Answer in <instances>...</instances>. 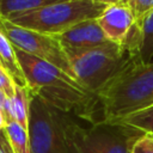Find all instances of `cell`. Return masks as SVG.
<instances>
[{"label": "cell", "instance_id": "obj_5", "mask_svg": "<svg viewBox=\"0 0 153 153\" xmlns=\"http://www.w3.org/2000/svg\"><path fill=\"white\" fill-rule=\"evenodd\" d=\"M106 6L92 0H66L7 17L13 24L47 35H60L80 22L98 18Z\"/></svg>", "mask_w": 153, "mask_h": 153}, {"label": "cell", "instance_id": "obj_16", "mask_svg": "<svg viewBox=\"0 0 153 153\" xmlns=\"http://www.w3.org/2000/svg\"><path fill=\"white\" fill-rule=\"evenodd\" d=\"M129 153H153V134L139 130L129 145Z\"/></svg>", "mask_w": 153, "mask_h": 153}, {"label": "cell", "instance_id": "obj_13", "mask_svg": "<svg viewBox=\"0 0 153 153\" xmlns=\"http://www.w3.org/2000/svg\"><path fill=\"white\" fill-rule=\"evenodd\" d=\"M62 1L66 0H0V16L7 18L12 14L35 11Z\"/></svg>", "mask_w": 153, "mask_h": 153}, {"label": "cell", "instance_id": "obj_24", "mask_svg": "<svg viewBox=\"0 0 153 153\" xmlns=\"http://www.w3.org/2000/svg\"><path fill=\"white\" fill-rule=\"evenodd\" d=\"M151 108H152V106H151Z\"/></svg>", "mask_w": 153, "mask_h": 153}, {"label": "cell", "instance_id": "obj_17", "mask_svg": "<svg viewBox=\"0 0 153 153\" xmlns=\"http://www.w3.org/2000/svg\"><path fill=\"white\" fill-rule=\"evenodd\" d=\"M134 13L135 22L153 10V0H126Z\"/></svg>", "mask_w": 153, "mask_h": 153}, {"label": "cell", "instance_id": "obj_3", "mask_svg": "<svg viewBox=\"0 0 153 153\" xmlns=\"http://www.w3.org/2000/svg\"><path fill=\"white\" fill-rule=\"evenodd\" d=\"M68 57L76 82L96 97L120 73L135 63L124 47L112 42Z\"/></svg>", "mask_w": 153, "mask_h": 153}, {"label": "cell", "instance_id": "obj_19", "mask_svg": "<svg viewBox=\"0 0 153 153\" xmlns=\"http://www.w3.org/2000/svg\"><path fill=\"white\" fill-rule=\"evenodd\" d=\"M0 153H13V151L7 141V137L4 133V129L0 130Z\"/></svg>", "mask_w": 153, "mask_h": 153}, {"label": "cell", "instance_id": "obj_7", "mask_svg": "<svg viewBox=\"0 0 153 153\" xmlns=\"http://www.w3.org/2000/svg\"><path fill=\"white\" fill-rule=\"evenodd\" d=\"M0 31L16 48L62 69L74 78L69 57L55 36L18 26L1 16Z\"/></svg>", "mask_w": 153, "mask_h": 153}, {"label": "cell", "instance_id": "obj_15", "mask_svg": "<svg viewBox=\"0 0 153 153\" xmlns=\"http://www.w3.org/2000/svg\"><path fill=\"white\" fill-rule=\"evenodd\" d=\"M115 123L126 126V127L135 129V130L147 131V133L153 134V106L148 108L146 110L139 111L136 114L129 115Z\"/></svg>", "mask_w": 153, "mask_h": 153}, {"label": "cell", "instance_id": "obj_11", "mask_svg": "<svg viewBox=\"0 0 153 153\" xmlns=\"http://www.w3.org/2000/svg\"><path fill=\"white\" fill-rule=\"evenodd\" d=\"M0 62L17 85L27 87L23 69L20 67V63L16 54V48L1 31H0Z\"/></svg>", "mask_w": 153, "mask_h": 153}, {"label": "cell", "instance_id": "obj_2", "mask_svg": "<svg viewBox=\"0 0 153 153\" xmlns=\"http://www.w3.org/2000/svg\"><path fill=\"white\" fill-rule=\"evenodd\" d=\"M99 122L115 123L153 106V61L131 63L98 94Z\"/></svg>", "mask_w": 153, "mask_h": 153}, {"label": "cell", "instance_id": "obj_6", "mask_svg": "<svg viewBox=\"0 0 153 153\" xmlns=\"http://www.w3.org/2000/svg\"><path fill=\"white\" fill-rule=\"evenodd\" d=\"M62 112L31 93L27 126L31 153H66Z\"/></svg>", "mask_w": 153, "mask_h": 153}, {"label": "cell", "instance_id": "obj_1", "mask_svg": "<svg viewBox=\"0 0 153 153\" xmlns=\"http://www.w3.org/2000/svg\"><path fill=\"white\" fill-rule=\"evenodd\" d=\"M16 54L26 86L32 94L60 111L74 112L91 123L96 122L94 114L99 111V102L96 96L84 90L74 78L62 69L18 48H16Z\"/></svg>", "mask_w": 153, "mask_h": 153}, {"label": "cell", "instance_id": "obj_8", "mask_svg": "<svg viewBox=\"0 0 153 153\" xmlns=\"http://www.w3.org/2000/svg\"><path fill=\"white\" fill-rule=\"evenodd\" d=\"M55 37L67 55L93 49L110 42L98 24L97 18L80 22Z\"/></svg>", "mask_w": 153, "mask_h": 153}, {"label": "cell", "instance_id": "obj_21", "mask_svg": "<svg viewBox=\"0 0 153 153\" xmlns=\"http://www.w3.org/2000/svg\"><path fill=\"white\" fill-rule=\"evenodd\" d=\"M7 98H8V97H7L2 91H0V109L2 108V105L5 104V102H6Z\"/></svg>", "mask_w": 153, "mask_h": 153}, {"label": "cell", "instance_id": "obj_20", "mask_svg": "<svg viewBox=\"0 0 153 153\" xmlns=\"http://www.w3.org/2000/svg\"><path fill=\"white\" fill-rule=\"evenodd\" d=\"M97 4H100V5H104V6H110V5H116V4H120V2H123L126 0H92Z\"/></svg>", "mask_w": 153, "mask_h": 153}, {"label": "cell", "instance_id": "obj_4", "mask_svg": "<svg viewBox=\"0 0 153 153\" xmlns=\"http://www.w3.org/2000/svg\"><path fill=\"white\" fill-rule=\"evenodd\" d=\"M62 133L66 153H129V145L139 130L108 122L85 128L62 112Z\"/></svg>", "mask_w": 153, "mask_h": 153}, {"label": "cell", "instance_id": "obj_23", "mask_svg": "<svg viewBox=\"0 0 153 153\" xmlns=\"http://www.w3.org/2000/svg\"><path fill=\"white\" fill-rule=\"evenodd\" d=\"M0 66H2V65H1V62H0Z\"/></svg>", "mask_w": 153, "mask_h": 153}, {"label": "cell", "instance_id": "obj_18", "mask_svg": "<svg viewBox=\"0 0 153 153\" xmlns=\"http://www.w3.org/2000/svg\"><path fill=\"white\" fill-rule=\"evenodd\" d=\"M14 80L6 72V69L2 66H0V91H2L8 98H12L14 94Z\"/></svg>", "mask_w": 153, "mask_h": 153}, {"label": "cell", "instance_id": "obj_22", "mask_svg": "<svg viewBox=\"0 0 153 153\" xmlns=\"http://www.w3.org/2000/svg\"><path fill=\"white\" fill-rule=\"evenodd\" d=\"M5 128V117L2 114V110L0 109V130H2Z\"/></svg>", "mask_w": 153, "mask_h": 153}, {"label": "cell", "instance_id": "obj_12", "mask_svg": "<svg viewBox=\"0 0 153 153\" xmlns=\"http://www.w3.org/2000/svg\"><path fill=\"white\" fill-rule=\"evenodd\" d=\"M30 98L31 92L27 87L16 84L14 94L11 98L13 118L27 130L29 126V111H30Z\"/></svg>", "mask_w": 153, "mask_h": 153}, {"label": "cell", "instance_id": "obj_10", "mask_svg": "<svg viewBox=\"0 0 153 153\" xmlns=\"http://www.w3.org/2000/svg\"><path fill=\"white\" fill-rule=\"evenodd\" d=\"M123 47L135 63L153 61V10L135 22Z\"/></svg>", "mask_w": 153, "mask_h": 153}, {"label": "cell", "instance_id": "obj_9", "mask_svg": "<svg viewBox=\"0 0 153 153\" xmlns=\"http://www.w3.org/2000/svg\"><path fill=\"white\" fill-rule=\"evenodd\" d=\"M106 38L118 45H124L131 27L135 24V17L127 1L106 6L97 18Z\"/></svg>", "mask_w": 153, "mask_h": 153}, {"label": "cell", "instance_id": "obj_14", "mask_svg": "<svg viewBox=\"0 0 153 153\" xmlns=\"http://www.w3.org/2000/svg\"><path fill=\"white\" fill-rule=\"evenodd\" d=\"M4 133L13 153H31L27 130L24 129L16 120H6Z\"/></svg>", "mask_w": 153, "mask_h": 153}]
</instances>
